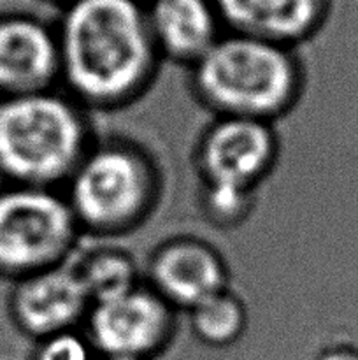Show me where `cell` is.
<instances>
[{
    "label": "cell",
    "instance_id": "obj_1",
    "mask_svg": "<svg viewBox=\"0 0 358 360\" xmlns=\"http://www.w3.org/2000/svg\"><path fill=\"white\" fill-rule=\"evenodd\" d=\"M55 34L60 83L86 111L135 104L164 63L140 0H72Z\"/></svg>",
    "mask_w": 358,
    "mask_h": 360
},
{
    "label": "cell",
    "instance_id": "obj_2",
    "mask_svg": "<svg viewBox=\"0 0 358 360\" xmlns=\"http://www.w3.org/2000/svg\"><path fill=\"white\" fill-rule=\"evenodd\" d=\"M190 91L214 116L274 123L293 112L307 90L297 49L223 32L190 67Z\"/></svg>",
    "mask_w": 358,
    "mask_h": 360
},
{
    "label": "cell",
    "instance_id": "obj_3",
    "mask_svg": "<svg viewBox=\"0 0 358 360\" xmlns=\"http://www.w3.org/2000/svg\"><path fill=\"white\" fill-rule=\"evenodd\" d=\"M83 234L121 238L142 227L164 195V172L128 137L95 139L62 188Z\"/></svg>",
    "mask_w": 358,
    "mask_h": 360
},
{
    "label": "cell",
    "instance_id": "obj_4",
    "mask_svg": "<svg viewBox=\"0 0 358 360\" xmlns=\"http://www.w3.org/2000/svg\"><path fill=\"white\" fill-rule=\"evenodd\" d=\"M95 141L88 111L56 88L0 98V176L63 188Z\"/></svg>",
    "mask_w": 358,
    "mask_h": 360
},
{
    "label": "cell",
    "instance_id": "obj_5",
    "mask_svg": "<svg viewBox=\"0 0 358 360\" xmlns=\"http://www.w3.org/2000/svg\"><path fill=\"white\" fill-rule=\"evenodd\" d=\"M81 236L62 188H0V278L16 281L70 262Z\"/></svg>",
    "mask_w": 358,
    "mask_h": 360
},
{
    "label": "cell",
    "instance_id": "obj_6",
    "mask_svg": "<svg viewBox=\"0 0 358 360\" xmlns=\"http://www.w3.org/2000/svg\"><path fill=\"white\" fill-rule=\"evenodd\" d=\"M81 329L100 359L154 360L178 334V311L146 281L91 302Z\"/></svg>",
    "mask_w": 358,
    "mask_h": 360
},
{
    "label": "cell",
    "instance_id": "obj_7",
    "mask_svg": "<svg viewBox=\"0 0 358 360\" xmlns=\"http://www.w3.org/2000/svg\"><path fill=\"white\" fill-rule=\"evenodd\" d=\"M274 123L214 116L193 150L200 185L256 192L279 160Z\"/></svg>",
    "mask_w": 358,
    "mask_h": 360
},
{
    "label": "cell",
    "instance_id": "obj_8",
    "mask_svg": "<svg viewBox=\"0 0 358 360\" xmlns=\"http://www.w3.org/2000/svg\"><path fill=\"white\" fill-rule=\"evenodd\" d=\"M146 283L175 311H188L230 287V269L223 253L207 239L172 236L151 252Z\"/></svg>",
    "mask_w": 358,
    "mask_h": 360
},
{
    "label": "cell",
    "instance_id": "obj_9",
    "mask_svg": "<svg viewBox=\"0 0 358 360\" xmlns=\"http://www.w3.org/2000/svg\"><path fill=\"white\" fill-rule=\"evenodd\" d=\"M90 304L70 262L13 281L7 297L11 322L34 341L81 329Z\"/></svg>",
    "mask_w": 358,
    "mask_h": 360
},
{
    "label": "cell",
    "instance_id": "obj_10",
    "mask_svg": "<svg viewBox=\"0 0 358 360\" xmlns=\"http://www.w3.org/2000/svg\"><path fill=\"white\" fill-rule=\"evenodd\" d=\"M55 27L32 14H0V98L56 88Z\"/></svg>",
    "mask_w": 358,
    "mask_h": 360
},
{
    "label": "cell",
    "instance_id": "obj_11",
    "mask_svg": "<svg viewBox=\"0 0 358 360\" xmlns=\"http://www.w3.org/2000/svg\"><path fill=\"white\" fill-rule=\"evenodd\" d=\"M225 32L297 49L318 37L329 0H213Z\"/></svg>",
    "mask_w": 358,
    "mask_h": 360
},
{
    "label": "cell",
    "instance_id": "obj_12",
    "mask_svg": "<svg viewBox=\"0 0 358 360\" xmlns=\"http://www.w3.org/2000/svg\"><path fill=\"white\" fill-rule=\"evenodd\" d=\"M146 13L161 60L188 69L225 32L213 0H151Z\"/></svg>",
    "mask_w": 358,
    "mask_h": 360
},
{
    "label": "cell",
    "instance_id": "obj_13",
    "mask_svg": "<svg viewBox=\"0 0 358 360\" xmlns=\"http://www.w3.org/2000/svg\"><path fill=\"white\" fill-rule=\"evenodd\" d=\"M195 340L209 348H230L248 329V306L230 287L209 295L185 311Z\"/></svg>",
    "mask_w": 358,
    "mask_h": 360
},
{
    "label": "cell",
    "instance_id": "obj_14",
    "mask_svg": "<svg viewBox=\"0 0 358 360\" xmlns=\"http://www.w3.org/2000/svg\"><path fill=\"white\" fill-rule=\"evenodd\" d=\"M74 273L86 290L90 302L123 294L140 283L135 259L116 246H97L72 257Z\"/></svg>",
    "mask_w": 358,
    "mask_h": 360
},
{
    "label": "cell",
    "instance_id": "obj_15",
    "mask_svg": "<svg viewBox=\"0 0 358 360\" xmlns=\"http://www.w3.org/2000/svg\"><path fill=\"white\" fill-rule=\"evenodd\" d=\"M256 192L200 185L199 207L204 220L218 229H234L255 210Z\"/></svg>",
    "mask_w": 358,
    "mask_h": 360
},
{
    "label": "cell",
    "instance_id": "obj_16",
    "mask_svg": "<svg viewBox=\"0 0 358 360\" xmlns=\"http://www.w3.org/2000/svg\"><path fill=\"white\" fill-rule=\"evenodd\" d=\"M30 360H100L83 329H70L34 341Z\"/></svg>",
    "mask_w": 358,
    "mask_h": 360
},
{
    "label": "cell",
    "instance_id": "obj_17",
    "mask_svg": "<svg viewBox=\"0 0 358 360\" xmlns=\"http://www.w3.org/2000/svg\"><path fill=\"white\" fill-rule=\"evenodd\" d=\"M51 2H60V4H63V6H65V4L72 2V0H51Z\"/></svg>",
    "mask_w": 358,
    "mask_h": 360
},
{
    "label": "cell",
    "instance_id": "obj_18",
    "mask_svg": "<svg viewBox=\"0 0 358 360\" xmlns=\"http://www.w3.org/2000/svg\"><path fill=\"white\" fill-rule=\"evenodd\" d=\"M100 360H139V359H100Z\"/></svg>",
    "mask_w": 358,
    "mask_h": 360
}]
</instances>
